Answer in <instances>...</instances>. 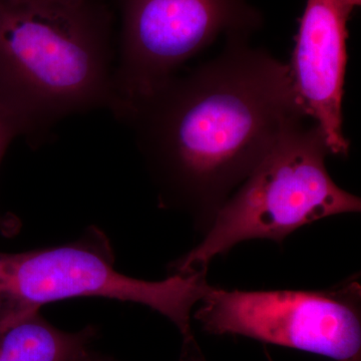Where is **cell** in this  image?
Returning a JSON list of instances; mask_svg holds the SVG:
<instances>
[{
	"instance_id": "cell-11",
	"label": "cell",
	"mask_w": 361,
	"mask_h": 361,
	"mask_svg": "<svg viewBox=\"0 0 361 361\" xmlns=\"http://www.w3.org/2000/svg\"><path fill=\"white\" fill-rule=\"evenodd\" d=\"M26 1L39 2V4H61V6H70V4H80L85 0H26Z\"/></svg>"
},
{
	"instance_id": "cell-5",
	"label": "cell",
	"mask_w": 361,
	"mask_h": 361,
	"mask_svg": "<svg viewBox=\"0 0 361 361\" xmlns=\"http://www.w3.org/2000/svg\"><path fill=\"white\" fill-rule=\"evenodd\" d=\"M120 14L111 109L120 120L221 35L247 39L262 23L245 0H120Z\"/></svg>"
},
{
	"instance_id": "cell-3",
	"label": "cell",
	"mask_w": 361,
	"mask_h": 361,
	"mask_svg": "<svg viewBox=\"0 0 361 361\" xmlns=\"http://www.w3.org/2000/svg\"><path fill=\"white\" fill-rule=\"evenodd\" d=\"M329 155L316 123L291 130L226 200L200 243L170 265L172 274L207 270L216 256L241 242L282 243L315 221L360 212V199L330 177Z\"/></svg>"
},
{
	"instance_id": "cell-1",
	"label": "cell",
	"mask_w": 361,
	"mask_h": 361,
	"mask_svg": "<svg viewBox=\"0 0 361 361\" xmlns=\"http://www.w3.org/2000/svg\"><path fill=\"white\" fill-rule=\"evenodd\" d=\"M305 118L289 66L233 37L220 56L173 75L123 121L134 128L161 208L186 214L204 235L235 190Z\"/></svg>"
},
{
	"instance_id": "cell-2",
	"label": "cell",
	"mask_w": 361,
	"mask_h": 361,
	"mask_svg": "<svg viewBox=\"0 0 361 361\" xmlns=\"http://www.w3.org/2000/svg\"><path fill=\"white\" fill-rule=\"evenodd\" d=\"M115 66L114 16L99 0H0V106L32 141L68 116L111 111Z\"/></svg>"
},
{
	"instance_id": "cell-4",
	"label": "cell",
	"mask_w": 361,
	"mask_h": 361,
	"mask_svg": "<svg viewBox=\"0 0 361 361\" xmlns=\"http://www.w3.org/2000/svg\"><path fill=\"white\" fill-rule=\"evenodd\" d=\"M115 262L110 240L94 226L65 245L0 252V319L65 299L101 297L142 304L169 318L183 338L194 336L192 310L211 287L207 270L146 281L118 272Z\"/></svg>"
},
{
	"instance_id": "cell-7",
	"label": "cell",
	"mask_w": 361,
	"mask_h": 361,
	"mask_svg": "<svg viewBox=\"0 0 361 361\" xmlns=\"http://www.w3.org/2000/svg\"><path fill=\"white\" fill-rule=\"evenodd\" d=\"M360 0H307L289 66L297 99L322 130L331 155L348 156L342 99L348 21Z\"/></svg>"
},
{
	"instance_id": "cell-8",
	"label": "cell",
	"mask_w": 361,
	"mask_h": 361,
	"mask_svg": "<svg viewBox=\"0 0 361 361\" xmlns=\"http://www.w3.org/2000/svg\"><path fill=\"white\" fill-rule=\"evenodd\" d=\"M97 336L94 325L66 332L40 310L25 311L0 319V361H85Z\"/></svg>"
},
{
	"instance_id": "cell-10",
	"label": "cell",
	"mask_w": 361,
	"mask_h": 361,
	"mask_svg": "<svg viewBox=\"0 0 361 361\" xmlns=\"http://www.w3.org/2000/svg\"><path fill=\"white\" fill-rule=\"evenodd\" d=\"M85 361H116L114 358L92 353ZM179 361H207L194 336L183 339Z\"/></svg>"
},
{
	"instance_id": "cell-9",
	"label": "cell",
	"mask_w": 361,
	"mask_h": 361,
	"mask_svg": "<svg viewBox=\"0 0 361 361\" xmlns=\"http://www.w3.org/2000/svg\"><path fill=\"white\" fill-rule=\"evenodd\" d=\"M21 130L16 121L1 106H0V164L6 149L16 137H20ZM21 223L13 214L0 215V234L6 237H13L18 234Z\"/></svg>"
},
{
	"instance_id": "cell-6",
	"label": "cell",
	"mask_w": 361,
	"mask_h": 361,
	"mask_svg": "<svg viewBox=\"0 0 361 361\" xmlns=\"http://www.w3.org/2000/svg\"><path fill=\"white\" fill-rule=\"evenodd\" d=\"M195 319L216 336L233 334L336 361H361V286L325 290H225L210 287Z\"/></svg>"
}]
</instances>
